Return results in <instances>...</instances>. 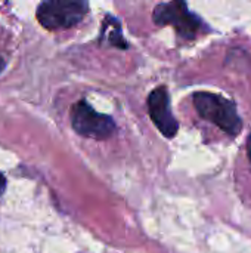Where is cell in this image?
Instances as JSON below:
<instances>
[{"instance_id": "obj_3", "label": "cell", "mask_w": 251, "mask_h": 253, "mask_svg": "<svg viewBox=\"0 0 251 253\" xmlns=\"http://www.w3.org/2000/svg\"><path fill=\"white\" fill-rule=\"evenodd\" d=\"M152 19L157 25H172L176 33L186 39H195L204 28V22L200 16L192 13L186 4V0H170L160 3L152 13Z\"/></svg>"}, {"instance_id": "obj_1", "label": "cell", "mask_w": 251, "mask_h": 253, "mask_svg": "<svg viewBox=\"0 0 251 253\" xmlns=\"http://www.w3.org/2000/svg\"><path fill=\"white\" fill-rule=\"evenodd\" d=\"M192 99L197 113L204 120L216 125L231 136H237L241 132L243 120L232 101L210 92H195Z\"/></svg>"}, {"instance_id": "obj_5", "label": "cell", "mask_w": 251, "mask_h": 253, "mask_svg": "<svg viewBox=\"0 0 251 253\" xmlns=\"http://www.w3.org/2000/svg\"><path fill=\"white\" fill-rule=\"evenodd\" d=\"M148 113L157 129L166 136L173 138L179 130V123L175 119L170 107V95L164 86L155 87L148 96Z\"/></svg>"}, {"instance_id": "obj_9", "label": "cell", "mask_w": 251, "mask_h": 253, "mask_svg": "<svg viewBox=\"0 0 251 253\" xmlns=\"http://www.w3.org/2000/svg\"><path fill=\"white\" fill-rule=\"evenodd\" d=\"M247 151H249V157L251 160V135L249 136V142H247Z\"/></svg>"}, {"instance_id": "obj_2", "label": "cell", "mask_w": 251, "mask_h": 253, "mask_svg": "<svg viewBox=\"0 0 251 253\" xmlns=\"http://www.w3.org/2000/svg\"><path fill=\"white\" fill-rule=\"evenodd\" d=\"M89 10V0H43L37 19L46 30H65L78 24Z\"/></svg>"}, {"instance_id": "obj_6", "label": "cell", "mask_w": 251, "mask_h": 253, "mask_svg": "<svg viewBox=\"0 0 251 253\" xmlns=\"http://www.w3.org/2000/svg\"><path fill=\"white\" fill-rule=\"evenodd\" d=\"M101 44H108L114 46L117 49H127L129 43L126 42L123 31H121V24L117 18L107 15L102 22V33H101Z\"/></svg>"}, {"instance_id": "obj_7", "label": "cell", "mask_w": 251, "mask_h": 253, "mask_svg": "<svg viewBox=\"0 0 251 253\" xmlns=\"http://www.w3.org/2000/svg\"><path fill=\"white\" fill-rule=\"evenodd\" d=\"M4 190H6V178L0 173V197L3 196Z\"/></svg>"}, {"instance_id": "obj_8", "label": "cell", "mask_w": 251, "mask_h": 253, "mask_svg": "<svg viewBox=\"0 0 251 253\" xmlns=\"http://www.w3.org/2000/svg\"><path fill=\"white\" fill-rule=\"evenodd\" d=\"M4 67H6V62H4V59L0 56V74L3 73V70H4Z\"/></svg>"}, {"instance_id": "obj_4", "label": "cell", "mask_w": 251, "mask_h": 253, "mask_svg": "<svg viewBox=\"0 0 251 253\" xmlns=\"http://www.w3.org/2000/svg\"><path fill=\"white\" fill-rule=\"evenodd\" d=\"M71 126L80 136L98 141L108 139L115 132V122L111 116L98 113L84 99L75 102L71 108Z\"/></svg>"}]
</instances>
